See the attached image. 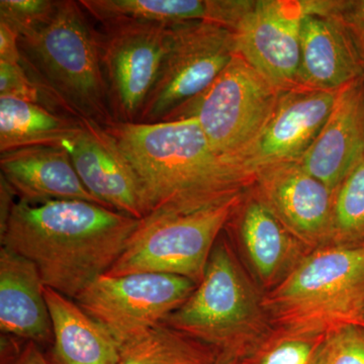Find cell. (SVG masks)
Returning <instances> with one entry per match:
<instances>
[{
    "mask_svg": "<svg viewBox=\"0 0 364 364\" xmlns=\"http://www.w3.org/2000/svg\"><path fill=\"white\" fill-rule=\"evenodd\" d=\"M317 364H364V328L349 326L331 333Z\"/></svg>",
    "mask_w": 364,
    "mask_h": 364,
    "instance_id": "cell-27",
    "label": "cell"
},
{
    "mask_svg": "<svg viewBox=\"0 0 364 364\" xmlns=\"http://www.w3.org/2000/svg\"><path fill=\"white\" fill-rule=\"evenodd\" d=\"M21 65L62 112L107 127L114 121L100 51V32L80 2L58 0L45 25L21 36Z\"/></svg>",
    "mask_w": 364,
    "mask_h": 364,
    "instance_id": "cell-3",
    "label": "cell"
},
{
    "mask_svg": "<svg viewBox=\"0 0 364 364\" xmlns=\"http://www.w3.org/2000/svg\"><path fill=\"white\" fill-rule=\"evenodd\" d=\"M61 147L68 152L83 186L105 207L136 220L147 217L138 177L105 127L82 119L81 131Z\"/></svg>",
    "mask_w": 364,
    "mask_h": 364,
    "instance_id": "cell-15",
    "label": "cell"
},
{
    "mask_svg": "<svg viewBox=\"0 0 364 364\" xmlns=\"http://www.w3.org/2000/svg\"><path fill=\"white\" fill-rule=\"evenodd\" d=\"M45 284L32 261L0 249V331L49 349L53 326Z\"/></svg>",
    "mask_w": 364,
    "mask_h": 364,
    "instance_id": "cell-19",
    "label": "cell"
},
{
    "mask_svg": "<svg viewBox=\"0 0 364 364\" xmlns=\"http://www.w3.org/2000/svg\"><path fill=\"white\" fill-rule=\"evenodd\" d=\"M225 231L264 294L286 279L311 251L261 202L252 188L242 196Z\"/></svg>",
    "mask_w": 364,
    "mask_h": 364,
    "instance_id": "cell-14",
    "label": "cell"
},
{
    "mask_svg": "<svg viewBox=\"0 0 364 364\" xmlns=\"http://www.w3.org/2000/svg\"><path fill=\"white\" fill-rule=\"evenodd\" d=\"M105 128L138 177L148 215L226 202L244 195L255 181L212 149L196 117L156 124L112 122Z\"/></svg>",
    "mask_w": 364,
    "mask_h": 364,
    "instance_id": "cell-2",
    "label": "cell"
},
{
    "mask_svg": "<svg viewBox=\"0 0 364 364\" xmlns=\"http://www.w3.org/2000/svg\"><path fill=\"white\" fill-rule=\"evenodd\" d=\"M364 159V77L338 90L330 116L301 166L335 193Z\"/></svg>",
    "mask_w": 364,
    "mask_h": 364,
    "instance_id": "cell-17",
    "label": "cell"
},
{
    "mask_svg": "<svg viewBox=\"0 0 364 364\" xmlns=\"http://www.w3.org/2000/svg\"><path fill=\"white\" fill-rule=\"evenodd\" d=\"M82 128V119L52 111L45 105L0 97V153L33 147L59 146Z\"/></svg>",
    "mask_w": 364,
    "mask_h": 364,
    "instance_id": "cell-22",
    "label": "cell"
},
{
    "mask_svg": "<svg viewBox=\"0 0 364 364\" xmlns=\"http://www.w3.org/2000/svg\"><path fill=\"white\" fill-rule=\"evenodd\" d=\"M219 351L165 324L121 346L119 364H215Z\"/></svg>",
    "mask_w": 364,
    "mask_h": 364,
    "instance_id": "cell-23",
    "label": "cell"
},
{
    "mask_svg": "<svg viewBox=\"0 0 364 364\" xmlns=\"http://www.w3.org/2000/svg\"><path fill=\"white\" fill-rule=\"evenodd\" d=\"M162 323L214 347L222 355L240 359L274 330L264 293L224 233L213 249L200 284Z\"/></svg>",
    "mask_w": 364,
    "mask_h": 364,
    "instance_id": "cell-4",
    "label": "cell"
},
{
    "mask_svg": "<svg viewBox=\"0 0 364 364\" xmlns=\"http://www.w3.org/2000/svg\"><path fill=\"white\" fill-rule=\"evenodd\" d=\"M330 334L274 329L242 364H317Z\"/></svg>",
    "mask_w": 364,
    "mask_h": 364,
    "instance_id": "cell-25",
    "label": "cell"
},
{
    "mask_svg": "<svg viewBox=\"0 0 364 364\" xmlns=\"http://www.w3.org/2000/svg\"><path fill=\"white\" fill-rule=\"evenodd\" d=\"M364 328V327H363Z\"/></svg>",
    "mask_w": 364,
    "mask_h": 364,
    "instance_id": "cell-35",
    "label": "cell"
},
{
    "mask_svg": "<svg viewBox=\"0 0 364 364\" xmlns=\"http://www.w3.org/2000/svg\"><path fill=\"white\" fill-rule=\"evenodd\" d=\"M86 14L100 23L136 21L172 26L210 21L233 30L247 9L239 0H80Z\"/></svg>",
    "mask_w": 364,
    "mask_h": 364,
    "instance_id": "cell-21",
    "label": "cell"
},
{
    "mask_svg": "<svg viewBox=\"0 0 364 364\" xmlns=\"http://www.w3.org/2000/svg\"><path fill=\"white\" fill-rule=\"evenodd\" d=\"M215 364H242V363L240 358L220 354L219 358H218L217 363Z\"/></svg>",
    "mask_w": 364,
    "mask_h": 364,
    "instance_id": "cell-34",
    "label": "cell"
},
{
    "mask_svg": "<svg viewBox=\"0 0 364 364\" xmlns=\"http://www.w3.org/2000/svg\"><path fill=\"white\" fill-rule=\"evenodd\" d=\"M21 61L20 35L6 23L0 21V62L21 64Z\"/></svg>",
    "mask_w": 364,
    "mask_h": 364,
    "instance_id": "cell-30",
    "label": "cell"
},
{
    "mask_svg": "<svg viewBox=\"0 0 364 364\" xmlns=\"http://www.w3.org/2000/svg\"><path fill=\"white\" fill-rule=\"evenodd\" d=\"M102 70L114 122L136 123L168 49L170 26L102 23Z\"/></svg>",
    "mask_w": 364,
    "mask_h": 364,
    "instance_id": "cell-10",
    "label": "cell"
},
{
    "mask_svg": "<svg viewBox=\"0 0 364 364\" xmlns=\"http://www.w3.org/2000/svg\"><path fill=\"white\" fill-rule=\"evenodd\" d=\"M243 196L196 210L151 213L140 220L121 257L105 275L164 273L200 284L213 249Z\"/></svg>",
    "mask_w": 364,
    "mask_h": 364,
    "instance_id": "cell-6",
    "label": "cell"
},
{
    "mask_svg": "<svg viewBox=\"0 0 364 364\" xmlns=\"http://www.w3.org/2000/svg\"><path fill=\"white\" fill-rule=\"evenodd\" d=\"M364 77V52L336 14L305 9L298 87L338 91Z\"/></svg>",
    "mask_w": 364,
    "mask_h": 364,
    "instance_id": "cell-16",
    "label": "cell"
},
{
    "mask_svg": "<svg viewBox=\"0 0 364 364\" xmlns=\"http://www.w3.org/2000/svg\"><path fill=\"white\" fill-rule=\"evenodd\" d=\"M58 0H1L0 21L25 36L45 25L56 9Z\"/></svg>",
    "mask_w": 364,
    "mask_h": 364,
    "instance_id": "cell-26",
    "label": "cell"
},
{
    "mask_svg": "<svg viewBox=\"0 0 364 364\" xmlns=\"http://www.w3.org/2000/svg\"><path fill=\"white\" fill-rule=\"evenodd\" d=\"M236 55L233 31L210 23L170 26L168 49L138 124L171 119L212 85Z\"/></svg>",
    "mask_w": 364,
    "mask_h": 364,
    "instance_id": "cell-8",
    "label": "cell"
},
{
    "mask_svg": "<svg viewBox=\"0 0 364 364\" xmlns=\"http://www.w3.org/2000/svg\"><path fill=\"white\" fill-rule=\"evenodd\" d=\"M0 169L21 202L85 200L105 207L83 186L63 147L33 146L0 153Z\"/></svg>",
    "mask_w": 364,
    "mask_h": 364,
    "instance_id": "cell-18",
    "label": "cell"
},
{
    "mask_svg": "<svg viewBox=\"0 0 364 364\" xmlns=\"http://www.w3.org/2000/svg\"><path fill=\"white\" fill-rule=\"evenodd\" d=\"M316 7L338 16L364 52V0L350 1H315Z\"/></svg>",
    "mask_w": 364,
    "mask_h": 364,
    "instance_id": "cell-29",
    "label": "cell"
},
{
    "mask_svg": "<svg viewBox=\"0 0 364 364\" xmlns=\"http://www.w3.org/2000/svg\"><path fill=\"white\" fill-rule=\"evenodd\" d=\"M274 329L331 334L364 327V244L324 245L306 254L264 294Z\"/></svg>",
    "mask_w": 364,
    "mask_h": 364,
    "instance_id": "cell-5",
    "label": "cell"
},
{
    "mask_svg": "<svg viewBox=\"0 0 364 364\" xmlns=\"http://www.w3.org/2000/svg\"><path fill=\"white\" fill-rule=\"evenodd\" d=\"M0 97H13L43 105L45 100L48 107L53 109L44 91L21 64L0 62Z\"/></svg>",
    "mask_w": 364,
    "mask_h": 364,
    "instance_id": "cell-28",
    "label": "cell"
},
{
    "mask_svg": "<svg viewBox=\"0 0 364 364\" xmlns=\"http://www.w3.org/2000/svg\"><path fill=\"white\" fill-rule=\"evenodd\" d=\"M337 92L303 87L282 91L269 121L238 164L255 178L256 172L269 165L301 159L329 117Z\"/></svg>",
    "mask_w": 364,
    "mask_h": 364,
    "instance_id": "cell-13",
    "label": "cell"
},
{
    "mask_svg": "<svg viewBox=\"0 0 364 364\" xmlns=\"http://www.w3.org/2000/svg\"><path fill=\"white\" fill-rule=\"evenodd\" d=\"M303 0L252 1L233 30L236 54L280 91L298 87Z\"/></svg>",
    "mask_w": 364,
    "mask_h": 364,
    "instance_id": "cell-11",
    "label": "cell"
},
{
    "mask_svg": "<svg viewBox=\"0 0 364 364\" xmlns=\"http://www.w3.org/2000/svg\"><path fill=\"white\" fill-rule=\"evenodd\" d=\"M282 92L236 54L205 92L168 121L196 117L212 149L241 167L238 158L269 121Z\"/></svg>",
    "mask_w": 364,
    "mask_h": 364,
    "instance_id": "cell-7",
    "label": "cell"
},
{
    "mask_svg": "<svg viewBox=\"0 0 364 364\" xmlns=\"http://www.w3.org/2000/svg\"><path fill=\"white\" fill-rule=\"evenodd\" d=\"M53 326L50 364H119L121 346L72 299L45 287Z\"/></svg>",
    "mask_w": 364,
    "mask_h": 364,
    "instance_id": "cell-20",
    "label": "cell"
},
{
    "mask_svg": "<svg viewBox=\"0 0 364 364\" xmlns=\"http://www.w3.org/2000/svg\"><path fill=\"white\" fill-rule=\"evenodd\" d=\"M14 196H16L13 188L4 177L0 176V230L6 226L14 203H16L14 200Z\"/></svg>",
    "mask_w": 364,
    "mask_h": 364,
    "instance_id": "cell-32",
    "label": "cell"
},
{
    "mask_svg": "<svg viewBox=\"0 0 364 364\" xmlns=\"http://www.w3.org/2000/svg\"><path fill=\"white\" fill-rule=\"evenodd\" d=\"M28 342L25 340L11 336V335L1 334V354H0V364H13L25 349Z\"/></svg>",
    "mask_w": 364,
    "mask_h": 364,
    "instance_id": "cell-31",
    "label": "cell"
},
{
    "mask_svg": "<svg viewBox=\"0 0 364 364\" xmlns=\"http://www.w3.org/2000/svg\"><path fill=\"white\" fill-rule=\"evenodd\" d=\"M364 244V159L335 191L327 245Z\"/></svg>",
    "mask_w": 364,
    "mask_h": 364,
    "instance_id": "cell-24",
    "label": "cell"
},
{
    "mask_svg": "<svg viewBox=\"0 0 364 364\" xmlns=\"http://www.w3.org/2000/svg\"><path fill=\"white\" fill-rule=\"evenodd\" d=\"M196 286L193 280L164 273L104 274L74 301L123 346L161 324Z\"/></svg>",
    "mask_w": 364,
    "mask_h": 364,
    "instance_id": "cell-9",
    "label": "cell"
},
{
    "mask_svg": "<svg viewBox=\"0 0 364 364\" xmlns=\"http://www.w3.org/2000/svg\"><path fill=\"white\" fill-rule=\"evenodd\" d=\"M13 364H50L46 358L45 352L38 345L28 342L21 352L20 358Z\"/></svg>",
    "mask_w": 364,
    "mask_h": 364,
    "instance_id": "cell-33",
    "label": "cell"
},
{
    "mask_svg": "<svg viewBox=\"0 0 364 364\" xmlns=\"http://www.w3.org/2000/svg\"><path fill=\"white\" fill-rule=\"evenodd\" d=\"M251 188L306 248L327 245L334 193L299 160L260 169Z\"/></svg>",
    "mask_w": 364,
    "mask_h": 364,
    "instance_id": "cell-12",
    "label": "cell"
},
{
    "mask_svg": "<svg viewBox=\"0 0 364 364\" xmlns=\"http://www.w3.org/2000/svg\"><path fill=\"white\" fill-rule=\"evenodd\" d=\"M139 223L85 200H18L0 242L32 261L46 287L74 299L111 269Z\"/></svg>",
    "mask_w": 364,
    "mask_h": 364,
    "instance_id": "cell-1",
    "label": "cell"
}]
</instances>
